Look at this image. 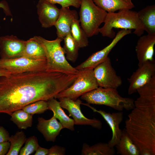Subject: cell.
Wrapping results in <instances>:
<instances>
[{
  "label": "cell",
  "instance_id": "10",
  "mask_svg": "<svg viewBox=\"0 0 155 155\" xmlns=\"http://www.w3.org/2000/svg\"><path fill=\"white\" fill-rule=\"evenodd\" d=\"M59 100L61 107L67 110L69 116L73 118L75 125H90L96 129H101L102 123L101 121L95 118L88 119L83 114L80 108L82 102L79 99L74 100L69 98H62Z\"/></svg>",
  "mask_w": 155,
  "mask_h": 155
},
{
  "label": "cell",
  "instance_id": "31",
  "mask_svg": "<svg viewBox=\"0 0 155 155\" xmlns=\"http://www.w3.org/2000/svg\"><path fill=\"white\" fill-rule=\"evenodd\" d=\"M50 2L55 4L60 5L63 7L72 6L76 8L80 7L81 0H47Z\"/></svg>",
  "mask_w": 155,
  "mask_h": 155
},
{
  "label": "cell",
  "instance_id": "15",
  "mask_svg": "<svg viewBox=\"0 0 155 155\" xmlns=\"http://www.w3.org/2000/svg\"><path fill=\"white\" fill-rule=\"evenodd\" d=\"M36 8L42 27L47 28L54 26L59 16L60 9L47 0H39Z\"/></svg>",
  "mask_w": 155,
  "mask_h": 155
},
{
  "label": "cell",
  "instance_id": "28",
  "mask_svg": "<svg viewBox=\"0 0 155 155\" xmlns=\"http://www.w3.org/2000/svg\"><path fill=\"white\" fill-rule=\"evenodd\" d=\"M26 139V135L22 131H17L10 136L8 141L10 142V146L6 155H18Z\"/></svg>",
  "mask_w": 155,
  "mask_h": 155
},
{
  "label": "cell",
  "instance_id": "9",
  "mask_svg": "<svg viewBox=\"0 0 155 155\" xmlns=\"http://www.w3.org/2000/svg\"><path fill=\"white\" fill-rule=\"evenodd\" d=\"M93 72L98 87L117 89L122 84V79L117 74L108 57L95 67Z\"/></svg>",
  "mask_w": 155,
  "mask_h": 155
},
{
  "label": "cell",
  "instance_id": "38",
  "mask_svg": "<svg viewBox=\"0 0 155 155\" xmlns=\"http://www.w3.org/2000/svg\"><path fill=\"white\" fill-rule=\"evenodd\" d=\"M128 4L131 6L133 8L134 7V5L131 1V0H123Z\"/></svg>",
  "mask_w": 155,
  "mask_h": 155
},
{
  "label": "cell",
  "instance_id": "4",
  "mask_svg": "<svg viewBox=\"0 0 155 155\" xmlns=\"http://www.w3.org/2000/svg\"><path fill=\"white\" fill-rule=\"evenodd\" d=\"M33 38L40 44L46 56L47 72H58L69 74H77L79 70L73 67L68 62L61 44L63 40L57 37L51 40H46L39 36Z\"/></svg>",
  "mask_w": 155,
  "mask_h": 155
},
{
  "label": "cell",
  "instance_id": "39",
  "mask_svg": "<svg viewBox=\"0 0 155 155\" xmlns=\"http://www.w3.org/2000/svg\"></svg>",
  "mask_w": 155,
  "mask_h": 155
},
{
  "label": "cell",
  "instance_id": "2",
  "mask_svg": "<svg viewBox=\"0 0 155 155\" xmlns=\"http://www.w3.org/2000/svg\"><path fill=\"white\" fill-rule=\"evenodd\" d=\"M139 97L125 121V129L140 155H155V78L137 90Z\"/></svg>",
  "mask_w": 155,
  "mask_h": 155
},
{
  "label": "cell",
  "instance_id": "27",
  "mask_svg": "<svg viewBox=\"0 0 155 155\" xmlns=\"http://www.w3.org/2000/svg\"><path fill=\"white\" fill-rule=\"evenodd\" d=\"M70 33L80 48L88 46V37L81 27L78 19H75L73 22Z\"/></svg>",
  "mask_w": 155,
  "mask_h": 155
},
{
  "label": "cell",
  "instance_id": "6",
  "mask_svg": "<svg viewBox=\"0 0 155 155\" xmlns=\"http://www.w3.org/2000/svg\"><path fill=\"white\" fill-rule=\"evenodd\" d=\"M80 7L79 20L82 28L88 37L97 35L107 12L96 5L92 0H81Z\"/></svg>",
  "mask_w": 155,
  "mask_h": 155
},
{
  "label": "cell",
  "instance_id": "35",
  "mask_svg": "<svg viewBox=\"0 0 155 155\" xmlns=\"http://www.w3.org/2000/svg\"><path fill=\"white\" fill-rule=\"evenodd\" d=\"M0 8H2L7 16H11V12L7 2L5 1L0 2Z\"/></svg>",
  "mask_w": 155,
  "mask_h": 155
},
{
  "label": "cell",
  "instance_id": "17",
  "mask_svg": "<svg viewBox=\"0 0 155 155\" xmlns=\"http://www.w3.org/2000/svg\"><path fill=\"white\" fill-rule=\"evenodd\" d=\"M78 19L77 11L71 10L69 7H61L60 13L54 26L56 29L57 37L63 38L71 33V27L73 21Z\"/></svg>",
  "mask_w": 155,
  "mask_h": 155
},
{
  "label": "cell",
  "instance_id": "32",
  "mask_svg": "<svg viewBox=\"0 0 155 155\" xmlns=\"http://www.w3.org/2000/svg\"><path fill=\"white\" fill-rule=\"evenodd\" d=\"M49 150L48 155H64L66 150L64 147L57 145L53 146Z\"/></svg>",
  "mask_w": 155,
  "mask_h": 155
},
{
  "label": "cell",
  "instance_id": "25",
  "mask_svg": "<svg viewBox=\"0 0 155 155\" xmlns=\"http://www.w3.org/2000/svg\"><path fill=\"white\" fill-rule=\"evenodd\" d=\"M9 115L11 121L14 123L20 129H26L32 127L33 115L24 111L22 109L16 110Z\"/></svg>",
  "mask_w": 155,
  "mask_h": 155
},
{
  "label": "cell",
  "instance_id": "29",
  "mask_svg": "<svg viewBox=\"0 0 155 155\" xmlns=\"http://www.w3.org/2000/svg\"><path fill=\"white\" fill-rule=\"evenodd\" d=\"M22 109L32 115L42 113L49 110L48 102L44 100H38L27 105Z\"/></svg>",
  "mask_w": 155,
  "mask_h": 155
},
{
  "label": "cell",
  "instance_id": "7",
  "mask_svg": "<svg viewBox=\"0 0 155 155\" xmlns=\"http://www.w3.org/2000/svg\"><path fill=\"white\" fill-rule=\"evenodd\" d=\"M93 69L79 70L78 76L68 87L59 92L55 98H67L76 100L80 96L98 87L94 76Z\"/></svg>",
  "mask_w": 155,
  "mask_h": 155
},
{
  "label": "cell",
  "instance_id": "34",
  "mask_svg": "<svg viewBox=\"0 0 155 155\" xmlns=\"http://www.w3.org/2000/svg\"><path fill=\"white\" fill-rule=\"evenodd\" d=\"M10 144L9 141L0 143V155L6 154L9 150Z\"/></svg>",
  "mask_w": 155,
  "mask_h": 155
},
{
  "label": "cell",
  "instance_id": "33",
  "mask_svg": "<svg viewBox=\"0 0 155 155\" xmlns=\"http://www.w3.org/2000/svg\"><path fill=\"white\" fill-rule=\"evenodd\" d=\"M9 137L8 131L3 127L0 126V143L8 141Z\"/></svg>",
  "mask_w": 155,
  "mask_h": 155
},
{
  "label": "cell",
  "instance_id": "23",
  "mask_svg": "<svg viewBox=\"0 0 155 155\" xmlns=\"http://www.w3.org/2000/svg\"><path fill=\"white\" fill-rule=\"evenodd\" d=\"M114 148L111 147L108 143L100 142L90 146L84 143L82 146V155H113L115 154Z\"/></svg>",
  "mask_w": 155,
  "mask_h": 155
},
{
  "label": "cell",
  "instance_id": "3",
  "mask_svg": "<svg viewBox=\"0 0 155 155\" xmlns=\"http://www.w3.org/2000/svg\"><path fill=\"white\" fill-rule=\"evenodd\" d=\"M104 25L99 30L102 36L111 38L115 36L113 29H134L133 33L140 36L144 31L143 26L137 15V12L125 9L119 10L117 13H107Z\"/></svg>",
  "mask_w": 155,
  "mask_h": 155
},
{
  "label": "cell",
  "instance_id": "19",
  "mask_svg": "<svg viewBox=\"0 0 155 155\" xmlns=\"http://www.w3.org/2000/svg\"><path fill=\"white\" fill-rule=\"evenodd\" d=\"M48 109L52 111L53 115L58 119L63 128H66L71 131L74 130V122L65 113L61 106L59 101L55 98H52L47 101Z\"/></svg>",
  "mask_w": 155,
  "mask_h": 155
},
{
  "label": "cell",
  "instance_id": "13",
  "mask_svg": "<svg viewBox=\"0 0 155 155\" xmlns=\"http://www.w3.org/2000/svg\"><path fill=\"white\" fill-rule=\"evenodd\" d=\"M26 43V41L13 35L0 36V58L11 59L22 56Z\"/></svg>",
  "mask_w": 155,
  "mask_h": 155
},
{
  "label": "cell",
  "instance_id": "21",
  "mask_svg": "<svg viewBox=\"0 0 155 155\" xmlns=\"http://www.w3.org/2000/svg\"><path fill=\"white\" fill-rule=\"evenodd\" d=\"M115 146L117 154L121 155H140L139 148L125 128L122 130L119 141Z\"/></svg>",
  "mask_w": 155,
  "mask_h": 155
},
{
  "label": "cell",
  "instance_id": "36",
  "mask_svg": "<svg viewBox=\"0 0 155 155\" xmlns=\"http://www.w3.org/2000/svg\"><path fill=\"white\" fill-rule=\"evenodd\" d=\"M49 149L42 147L40 146L38 148L34 154V155H48Z\"/></svg>",
  "mask_w": 155,
  "mask_h": 155
},
{
  "label": "cell",
  "instance_id": "30",
  "mask_svg": "<svg viewBox=\"0 0 155 155\" xmlns=\"http://www.w3.org/2000/svg\"><path fill=\"white\" fill-rule=\"evenodd\" d=\"M24 146L21 148L20 155H29L33 153L39 146L38 140L36 137L31 136L27 138Z\"/></svg>",
  "mask_w": 155,
  "mask_h": 155
},
{
  "label": "cell",
  "instance_id": "22",
  "mask_svg": "<svg viewBox=\"0 0 155 155\" xmlns=\"http://www.w3.org/2000/svg\"><path fill=\"white\" fill-rule=\"evenodd\" d=\"M22 56L33 60H46L44 51L40 44L33 37L26 41Z\"/></svg>",
  "mask_w": 155,
  "mask_h": 155
},
{
  "label": "cell",
  "instance_id": "11",
  "mask_svg": "<svg viewBox=\"0 0 155 155\" xmlns=\"http://www.w3.org/2000/svg\"><path fill=\"white\" fill-rule=\"evenodd\" d=\"M138 66L128 79L129 84L128 90L129 95L136 92L137 89L147 83L155 75L154 61H147Z\"/></svg>",
  "mask_w": 155,
  "mask_h": 155
},
{
  "label": "cell",
  "instance_id": "8",
  "mask_svg": "<svg viewBox=\"0 0 155 155\" xmlns=\"http://www.w3.org/2000/svg\"><path fill=\"white\" fill-rule=\"evenodd\" d=\"M46 60H35L21 56L11 59L0 58V67L11 74L46 71Z\"/></svg>",
  "mask_w": 155,
  "mask_h": 155
},
{
  "label": "cell",
  "instance_id": "16",
  "mask_svg": "<svg viewBox=\"0 0 155 155\" xmlns=\"http://www.w3.org/2000/svg\"><path fill=\"white\" fill-rule=\"evenodd\" d=\"M155 35L147 34L141 36L135 47L138 66L147 61H154Z\"/></svg>",
  "mask_w": 155,
  "mask_h": 155
},
{
  "label": "cell",
  "instance_id": "12",
  "mask_svg": "<svg viewBox=\"0 0 155 155\" xmlns=\"http://www.w3.org/2000/svg\"><path fill=\"white\" fill-rule=\"evenodd\" d=\"M131 33L130 30L121 29L119 31L112 42L102 49L92 54L85 61L77 66L75 68L78 70L91 68L94 69L105 60L113 49L124 36Z\"/></svg>",
  "mask_w": 155,
  "mask_h": 155
},
{
  "label": "cell",
  "instance_id": "1",
  "mask_svg": "<svg viewBox=\"0 0 155 155\" xmlns=\"http://www.w3.org/2000/svg\"><path fill=\"white\" fill-rule=\"evenodd\" d=\"M75 75L45 71L11 74L0 78V113L9 115L36 101L55 98L69 86Z\"/></svg>",
  "mask_w": 155,
  "mask_h": 155
},
{
  "label": "cell",
  "instance_id": "24",
  "mask_svg": "<svg viewBox=\"0 0 155 155\" xmlns=\"http://www.w3.org/2000/svg\"><path fill=\"white\" fill-rule=\"evenodd\" d=\"M98 7L107 13L133 8L123 0H92Z\"/></svg>",
  "mask_w": 155,
  "mask_h": 155
},
{
  "label": "cell",
  "instance_id": "18",
  "mask_svg": "<svg viewBox=\"0 0 155 155\" xmlns=\"http://www.w3.org/2000/svg\"><path fill=\"white\" fill-rule=\"evenodd\" d=\"M38 121L37 129L48 142H54L61 130L63 129L61 124L53 115L48 120L39 117Z\"/></svg>",
  "mask_w": 155,
  "mask_h": 155
},
{
  "label": "cell",
  "instance_id": "37",
  "mask_svg": "<svg viewBox=\"0 0 155 155\" xmlns=\"http://www.w3.org/2000/svg\"><path fill=\"white\" fill-rule=\"evenodd\" d=\"M11 73L8 70L0 67V78L2 77L7 76Z\"/></svg>",
  "mask_w": 155,
  "mask_h": 155
},
{
  "label": "cell",
  "instance_id": "26",
  "mask_svg": "<svg viewBox=\"0 0 155 155\" xmlns=\"http://www.w3.org/2000/svg\"><path fill=\"white\" fill-rule=\"evenodd\" d=\"M64 45L63 47L67 60L75 62L78 58L80 48L72 36L71 33L63 39Z\"/></svg>",
  "mask_w": 155,
  "mask_h": 155
},
{
  "label": "cell",
  "instance_id": "20",
  "mask_svg": "<svg viewBox=\"0 0 155 155\" xmlns=\"http://www.w3.org/2000/svg\"><path fill=\"white\" fill-rule=\"evenodd\" d=\"M138 16L148 34L155 35V5L146 6L137 12Z\"/></svg>",
  "mask_w": 155,
  "mask_h": 155
},
{
  "label": "cell",
  "instance_id": "5",
  "mask_svg": "<svg viewBox=\"0 0 155 155\" xmlns=\"http://www.w3.org/2000/svg\"><path fill=\"white\" fill-rule=\"evenodd\" d=\"M81 98L89 104L105 105L119 111L124 109L131 110L134 107L133 99L122 97L117 89L113 88L98 87L82 95Z\"/></svg>",
  "mask_w": 155,
  "mask_h": 155
},
{
  "label": "cell",
  "instance_id": "14",
  "mask_svg": "<svg viewBox=\"0 0 155 155\" xmlns=\"http://www.w3.org/2000/svg\"><path fill=\"white\" fill-rule=\"evenodd\" d=\"M86 106L95 112L100 114L109 126L112 131V137L108 143L112 148H114L117 144L121 137L122 133L119 128V125L123 121V113L122 111L108 113L101 110H98L91 106L88 103H82Z\"/></svg>",
  "mask_w": 155,
  "mask_h": 155
}]
</instances>
